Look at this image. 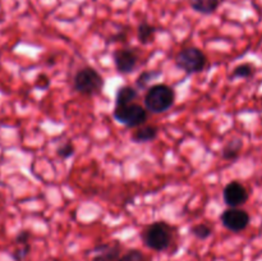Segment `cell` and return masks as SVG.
<instances>
[{
	"instance_id": "6da1fadb",
	"label": "cell",
	"mask_w": 262,
	"mask_h": 261,
	"mask_svg": "<svg viewBox=\"0 0 262 261\" xmlns=\"http://www.w3.org/2000/svg\"><path fill=\"white\" fill-rule=\"evenodd\" d=\"M176 229L166 222H155L142 232L143 243L156 252H163L170 248L176 238Z\"/></svg>"
},
{
	"instance_id": "7a4b0ae2",
	"label": "cell",
	"mask_w": 262,
	"mask_h": 261,
	"mask_svg": "<svg viewBox=\"0 0 262 261\" xmlns=\"http://www.w3.org/2000/svg\"><path fill=\"white\" fill-rule=\"evenodd\" d=\"M176 101V92L170 86L158 83L147 90L145 96V106L154 114H160L170 109Z\"/></svg>"
},
{
	"instance_id": "3957f363",
	"label": "cell",
	"mask_w": 262,
	"mask_h": 261,
	"mask_svg": "<svg viewBox=\"0 0 262 261\" xmlns=\"http://www.w3.org/2000/svg\"><path fill=\"white\" fill-rule=\"evenodd\" d=\"M105 81L101 74L91 67L79 69L73 79V87L77 92L86 96L99 95L104 89Z\"/></svg>"
},
{
	"instance_id": "277c9868",
	"label": "cell",
	"mask_w": 262,
	"mask_h": 261,
	"mask_svg": "<svg viewBox=\"0 0 262 261\" xmlns=\"http://www.w3.org/2000/svg\"><path fill=\"white\" fill-rule=\"evenodd\" d=\"M207 56L197 48L182 49L176 56V66L187 74L204 72L207 67Z\"/></svg>"
},
{
	"instance_id": "5b68a950",
	"label": "cell",
	"mask_w": 262,
	"mask_h": 261,
	"mask_svg": "<svg viewBox=\"0 0 262 261\" xmlns=\"http://www.w3.org/2000/svg\"><path fill=\"white\" fill-rule=\"evenodd\" d=\"M113 117L119 123L124 124L128 128H138L146 123L148 118V113L146 106L132 102L124 106H115L113 112Z\"/></svg>"
},
{
	"instance_id": "8992f818",
	"label": "cell",
	"mask_w": 262,
	"mask_h": 261,
	"mask_svg": "<svg viewBox=\"0 0 262 261\" xmlns=\"http://www.w3.org/2000/svg\"><path fill=\"white\" fill-rule=\"evenodd\" d=\"M222 224L230 232H242L250 224V214L246 210L239 209V207H230L225 210L220 216Z\"/></svg>"
},
{
	"instance_id": "52a82bcc",
	"label": "cell",
	"mask_w": 262,
	"mask_h": 261,
	"mask_svg": "<svg viewBox=\"0 0 262 261\" xmlns=\"http://www.w3.org/2000/svg\"><path fill=\"white\" fill-rule=\"evenodd\" d=\"M113 59H114L115 68L119 73L129 74L136 69L138 64V51L135 49H118L113 53Z\"/></svg>"
},
{
	"instance_id": "ba28073f",
	"label": "cell",
	"mask_w": 262,
	"mask_h": 261,
	"mask_svg": "<svg viewBox=\"0 0 262 261\" xmlns=\"http://www.w3.org/2000/svg\"><path fill=\"white\" fill-rule=\"evenodd\" d=\"M223 197H224V201L228 206L239 207L248 201L250 193L241 182L232 181L223 189Z\"/></svg>"
},
{
	"instance_id": "9c48e42d",
	"label": "cell",
	"mask_w": 262,
	"mask_h": 261,
	"mask_svg": "<svg viewBox=\"0 0 262 261\" xmlns=\"http://www.w3.org/2000/svg\"><path fill=\"white\" fill-rule=\"evenodd\" d=\"M94 253L91 261H118L122 256V243L119 241L102 243L94 248Z\"/></svg>"
},
{
	"instance_id": "30bf717a",
	"label": "cell",
	"mask_w": 262,
	"mask_h": 261,
	"mask_svg": "<svg viewBox=\"0 0 262 261\" xmlns=\"http://www.w3.org/2000/svg\"><path fill=\"white\" fill-rule=\"evenodd\" d=\"M159 128L154 124L148 125H141L138 127L135 132L132 133V141L136 143H143L150 142L158 137Z\"/></svg>"
},
{
	"instance_id": "8fae6325",
	"label": "cell",
	"mask_w": 262,
	"mask_h": 261,
	"mask_svg": "<svg viewBox=\"0 0 262 261\" xmlns=\"http://www.w3.org/2000/svg\"><path fill=\"white\" fill-rule=\"evenodd\" d=\"M138 97V91L133 86H122L115 95V106H124L135 102Z\"/></svg>"
},
{
	"instance_id": "7c38bea8",
	"label": "cell",
	"mask_w": 262,
	"mask_h": 261,
	"mask_svg": "<svg viewBox=\"0 0 262 261\" xmlns=\"http://www.w3.org/2000/svg\"><path fill=\"white\" fill-rule=\"evenodd\" d=\"M242 148H243V141L241 140V138H233V140L228 141V142L225 143V146L223 147V151H222V156L225 159V160L234 161L238 159Z\"/></svg>"
},
{
	"instance_id": "4fadbf2b",
	"label": "cell",
	"mask_w": 262,
	"mask_h": 261,
	"mask_svg": "<svg viewBox=\"0 0 262 261\" xmlns=\"http://www.w3.org/2000/svg\"><path fill=\"white\" fill-rule=\"evenodd\" d=\"M192 9L201 14H212L217 10L222 0H189Z\"/></svg>"
},
{
	"instance_id": "5bb4252c",
	"label": "cell",
	"mask_w": 262,
	"mask_h": 261,
	"mask_svg": "<svg viewBox=\"0 0 262 261\" xmlns=\"http://www.w3.org/2000/svg\"><path fill=\"white\" fill-rule=\"evenodd\" d=\"M155 32H156V27L155 26L150 25L147 22H142L138 25L137 28V38L141 44L143 45H147L150 44L151 41L154 40L155 37Z\"/></svg>"
},
{
	"instance_id": "9a60e30c",
	"label": "cell",
	"mask_w": 262,
	"mask_h": 261,
	"mask_svg": "<svg viewBox=\"0 0 262 261\" xmlns=\"http://www.w3.org/2000/svg\"><path fill=\"white\" fill-rule=\"evenodd\" d=\"M255 74V67L252 66L251 63H243V64H239V66H237L234 68V71H233L232 76H230V78L232 79H237V78H251V77Z\"/></svg>"
},
{
	"instance_id": "2e32d148",
	"label": "cell",
	"mask_w": 262,
	"mask_h": 261,
	"mask_svg": "<svg viewBox=\"0 0 262 261\" xmlns=\"http://www.w3.org/2000/svg\"><path fill=\"white\" fill-rule=\"evenodd\" d=\"M160 76H161L160 71H143L142 73L137 77V79H136V84H137V87L140 90L147 89L148 83Z\"/></svg>"
},
{
	"instance_id": "e0dca14e",
	"label": "cell",
	"mask_w": 262,
	"mask_h": 261,
	"mask_svg": "<svg viewBox=\"0 0 262 261\" xmlns=\"http://www.w3.org/2000/svg\"><path fill=\"white\" fill-rule=\"evenodd\" d=\"M189 233L193 234L197 240H207L211 237L212 228L211 225L206 224V223H201V224H196L189 229Z\"/></svg>"
},
{
	"instance_id": "ac0fdd59",
	"label": "cell",
	"mask_w": 262,
	"mask_h": 261,
	"mask_svg": "<svg viewBox=\"0 0 262 261\" xmlns=\"http://www.w3.org/2000/svg\"><path fill=\"white\" fill-rule=\"evenodd\" d=\"M118 261H148V257L141 250L132 248L123 253Z\"/></svg>"
},
{
	"instance_id": "d6986e66",
	"label": "cell",
	"mask_w": 262,
	"mask_h": 261,
	"mask_svg": "<svg viewBox=\"0 0 262 261\" xmlns=\"http://www.w3.org/2000/svg\"><path fill=\"white\" fill-rule=\"evenodd\" d=\"M30 251H31L30 243L19 246V247L15 248V250L12 252V258L14 261H23L28 256Z\"/></svg>"
},
{
	"instance_id": "ffe728a7",
	"label": "cell",
	"mask_w": 262,
	"mask_h": 261,
	"mask_svg": "<svg viewBox=\"0 0 262 261\" xmlns=\"http://www.w3.org/2000/svg\"><path fill=\"white\" fill-rule=\"evenodd\" d=\"M56 153H58V155L60 156L61 159H68L74 154V146L72 145L71 142H67L64 143V145H61L60 147H58V151H56Z\"/></svg>"
},
{
	"instance_id": "44dd1931",
	"label": "cell",
	"mask_w": 262,
	"mask_h": 261,
	"mask_svg": "<svg viewBox=\"0 0 262 261\" xmlns=\"http://www.w3.org/2000/svg\"><path fill=\"white\" fill-rule=\"evenodd\" d=\"M30 238H31V233L30 230H20L19 233H18L17 235H15L14 238V242L15 245L18 246H22V245H27L28 242H30Z\"/></svg>"
},
{
	"instance_id": "7402d4cb",
	"label": "cell",
	"mask_w": 262,
	"mask_h": 261,
	"mask_svg": "<svg viewBox=\"0 0 262 261\" xmlns=\"http://www.w3.org/2000/svg\"><path fill=\"white\" fill-rule=\"evenodd\" d=\"M36 86L40 87L41 90H46L50 86V79L46 74H38L37 79H36Z\"/></svg>"
}]
</instances>
